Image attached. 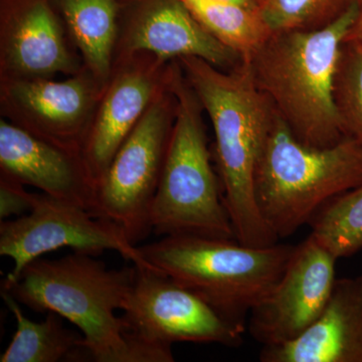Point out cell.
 <instances>
[{"instance_id":"obj_1","label":"cell","mask_w":362,"mask_h":362,"mask_svg":"<svg viewBox=\"0 0 362 362\" xmlns=\"http://www.w3.org/2000/svg\"><path fill=\"white\" fill-rule=\"evenodd\" d=\"M180 63L213 123L218 177L235 239L255 247L276 244L277 238L259 214L254 180L277 112L255 83L246 61L230 71L197 57L180 58Z\"/></svg>"},{"instance_id":"obj_2","label":"cell","mask_w":362,"mask_h":362,"mask_svg":"<svg viewBox=\"0 0 362 362\" xmlns=\"http://www.w3.org/2000/svg\"><path fill=\"white\" fill-rule=\"evenodd\" d=\"M356 14V2L320 30L273 33L246 59L255 83L279 117L309 146L329 147L345 138L333 83L340 49Z\"/></svg>"},{"instance_id":"obj_3","label":"cell","mask_w":362,"mask_h":362,"mask_svg":"<svg viewBox=\"0 0 362 362\" xmlns=\"http://www.w3.org/2000/svg\"><path fill=\"white\" fill-rule=\"evenodd\" d=\"M135 265L109 270L92 255L74 252L58 259H37L16 277L2 280L1 291L39 313L54 312L78 328L90 361L137 362L126 337L122 310Z\"/></svg>"},{"instance_id":"obj_4","label":"cell","mask_w":362,"mask_h":362,"mask_svg":"<svg viewBox=\"0 0 362 362\" xmlns=\"http://www.w3.org/2000/svg\"><path fill=\"white\" fill-rule=\"evenodd\" d=\"M138 247L147 263L244 330L247 316L273 291L295 249L192 235H166Z\"/></svg>"},{"instance_id":"obj_5","label":"cell","mask_w":362,"mask_h":362,"mask_svg":"<svg viewBox=\"0 0 362 362\" xmlns=\"http://www.w3.org/2000/svg\"><path fill=\"white\" fill-rule=\"evenodd\" d=\"M361 185V143L345 137L332 146H309L277 114L257 164L254 190L259 214L278 240L290 237L328 202Z\"/></svg>"},{"instance_id":"obj_6","label":"cell","mask_w":362,"mask_h":362,"mask_svg":"<svg viewBox=\"0 0 362 362\" xmlns=\"http://www.w3.org/2000/svg\"><path fill=\"white\" fill-rule=\"evenodd\" d=\"M168 86L175 97V118L150 213L152 233L235 239L211 165L201 102L181 68L171 70Z\"/></svg>"},{"instance_id":"obj_7","label":"cell","mask_w":362,"mask_h":362,"mask_svg":"<svg viewBox=\"0 0 362 362\" xmlns=\"http://www.w3.org/2000/svg\"><path fill=\"white\" fill-rule=\"evenodd\" d=\"M176 101L154 99L96 187L95 216L115 223L131 244L152 233L150 213L175 118Z\"/></svg>"},{"instance_id":"obj_8","label":"cell","mask_w":362,"mask_h":362,"mask_svg":"<svg viewBox=\"0 0 362 362\" xmlns=\"http://www.w3.org/2000/svg\"><path fill=\"white\" fill-rule=\"evenodd\" d=\"M124 304L126 337L175 361V343H216L239 347L245 330L228 322L201 298L156 268L135 265Z\"/></svg>"},{"instance_id":"obj_9","label":"cell","mask_w":362,"mask_h":362,"mask_svg":"<svg viewBox=\"0 0 362 362\" xmlns=\"http://www.w3.org/2000/svg\"><path fill=\"white\" fill-rule=\"evenodd\" d=\"M64 247L92 256L114 251L133 265L153 268L115 223L51 195L35 194L30 213L0 223V256L13 262L7 277H16L35 259Z\"/></svg>"},{"instance_id":"obj_10","label":"cell","mask_w":362,"mask_h":362,"mask_svg":"<svg viewBox=\"0 0 362 362\" xmlns=\"http://www.w3.org/2000/svg\"><path fill=\"white\" fill-rule=\"evenodd\" d=\"M337 259L312 235L295 246L278 284L250 313L252 337L263 346L299 337L329 300Z\"/></svg>"},{"instance_id":"obj_11","label":"cell","mask_w":362,"mask_h":362,"mask_svg":"<svg viewBox=\"0 0 362 362\" xmlns=\"http://www.w3.org/2000/svg\"><path fill=\"white\" fill-rule=\"evenodd\" d=\"M1 175L95 214L96 188L82 154L42 139L14 124H0Z\"/></svg>"},{"instance_id":"obj_12","label":"cell","mask_w":362,"mask_h":362,"mask_svg":"<svg viewBox=\"0 0 362 362\" xmlns=\"http://www.w3.org/2000/svg\"><path fill=\"white\" fill-rule=\"evenodd\" d=\"M262 362H362V275L337 279L318 318L296 339L263 346Z\"/></svg>"},{"instance_id":"obj_13","label":"cell","mask_w":362,"mask_h":362,"mask_svg":"<svg viewBox=\"0 0 362 362\" xmlns=\"http://www.w3.org/2000/svg\"><path fill=\"white\" fill-rule=\"evenodd\" d=\"M127 47L132 52H152L161 61L197 57L225 71L242 62L207 32L180 0H136Z\"/></svg>"},{"instance_id":"obj_14","label":"cell","mask_w":362,"mask_h":362,"mask_svg":"<svg viewBox=\"0 0 362 362\" xmlns=\"http://www.w3.org/2000/svg\"><path fill=\"white\" fill-rule=\"evenodd\" d=\"M87 78L54 82L45 78H21L8 88L11 103L26 115V130L70 151L81 153L88 134L93 104Z\"/></svg>"},{"instance_id":"obj_15","label":"cell","mask_w":362,"mask_h":362,"mask_svg":"<svg viewBox=\"0 0 362 362\" xmlns=\"http://www.w3.org/2000/svg\"><path fill=\"white\" fill-rule=\"evenodd\" d=\"M4 61L21 78H47L73 74L68 51L52 0H8Z\"/></svg>"},{"instance_id":"obj_16","label":"cell","mask_w":362,"mask_h":362,"mask_svg":"<svg viewBox=\"0 0 362 362\" xmlns=\"http://www.w3.org/2000/svg\"><path fill=\"white\" fill-rule=\"evenodd\" d=\"M156 87L151 71L130 68L121 73L107 90L81 151L95 188L121 145L156 99Z\"/></svg>"},{"instance_id":"obj_17","label":"cell","mask_w":362,"mask_h":362,"mask_svg":"<svg viewBox=\"0 0 362 362\" xmlns=\"http://www.w3.org/2000/svg\"><path fill=\"white\" fill-rule=\"evenodd\" d=\"M16 320V331L0 362H58L87 361L82 334L64 325L63 317L47 312L42 322L30 320L11 294L0 292Z\"/></svg>"},{"instance_id":"obj_18","label":"cell","mask_w":362,"mask_h":362,"mask_svg":"<svg viewBox=\"0 0 362 362\" xmlns=\"http://www.w3.org/2000/svg\"><path fill=\"white\" fill-rule=\"evenodd\" d=\"M93 75L106 80L111 71L120 0H52Z\"/></svg>"},{"instance_id":"obj_19","label":"cell","mask_w":362,"mask_h":362,"mask_svg":"<svg viewBox=\"0 0 362 362\" xmlns=\"http://www.w3.org/2000/svg\"><path fill=\"white\" fill-rule=\"evenodd\" d=\"M180 1L207 32L242 61L251 58L273 33L259 9L225 0Z\"/></svg>"},{"instance_id":"obj_20","label":"cell","mask_w":362,"mask_h":362,"mask_svg":"<svg viewBox=\"0 0 362 362\" xmlns=\"http://www.w3.org/2000/svg\"><path fill=\"white\" fill-rule=\"evenodd\" d=\"M311 235L337 259L362 250V185L338 195L317 213Z\"/></svg>"},{"instance_id":"obj_21","label":"cell","mask_w":362,"mask_h":362,"mask_svg":"<svg viewBox=\"0 0 362 362\" xmlns=\"http://www.w3.org/2000/svg\"><path fill=\"white\" fill-rule=\"evenodd\" d=\"M333 97L345 137L362 145V42L344 40L338 57Z\"/></svg>"},{"instance_id":"obj_22","label":"cell","mask_w":362,"mask_h":362,"mask_svg":"<svg viewBox=\"0 0 362 362\" xmlns=\"http://www.w3.org/2000/svg\"><path fill=\"white\" fill-rule=\"evenodd\" d=\"M356 0H263L259 13L272 33L315 30L326 28Z\"/></svg>"},{"instance_id":"obj_23","label":"cell","mask_w":362,"mask_h":362,"mask_svg":"<svg viewBox=\"0 0 362 362\" xmlns=\"http://www.w3.org/2000/svg\"><path fill=\"white\" fill-rule=\"evenodd\" d=\"M35 194H30L23 188V185L1 175L0 181V221L11 216H25L32 211L35 204Z\"/></svg>"},{"instance_id":"obj_24","label":"cell","mask_w":362,"mask_h":362,"mask_svg":"<svg viewBox=\"0 0 362 362\" xmlns=\"http://www.w3.org/2000/svg\"><path fill=\"white\" fill-rule=\"evenodd\" d=\"M356 18L345 40H354L362 42V0H356Z\"/></svg>"},{"instance_id":"obj_25","label":"cell","mask_w":362,"mask_h":362,"mask_svg":"<svg viewBox=\"0 0 362 362\" xmlns=\"http://www.w3.org/2000/svg\"><path fill=\"white\" fill-rule=\"evenodd\" d=\"M225 1L235 2V4L255 9L261 8L262 4H263V0H225Z\"/></svg>"}]
</instances>
